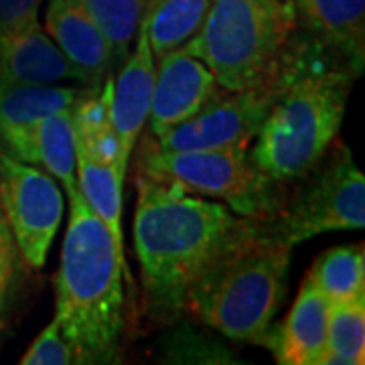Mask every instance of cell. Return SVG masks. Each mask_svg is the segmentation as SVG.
<instances>
[{
	"label": "cell",
	"mask_w": 365,
	"mask_h": 365,
	"mask_svg": "<svg viewBox=\"0 0 365 365\" xmlns=\"http://www.w3.org/2000/svg\"><path fill=\"white\" fill-rule=\"evenodd\" d=\"M23 365H71L76 364L73 349L69 347L66 337L61 335L55 321L45 327L39 337L21 357Z\"/></svg>",
	"instance_id": "23"
},
{
	"label": "cell",
	"mask_w": 365,
	"mask_h": 365,
	"mask_svg": "<svg viewBox=\"0 0 365 365\" xmlns=\"http://www.w3.org/2000/svg\"><path fill=\"white\" fill-rule=\"evenodd\" d=\"M282 67V66H280ZM280 90V71L248 90H220L197 114L157 138L163 150L248 148Z\"/></svg>",
	"instance_id": "10"
},
{
	"label": "cell",
	"mask_w": 365,
	"mask_h": 365,
	"mask_svg": "<svg viewBox=\"0 0 365 365\" xmlns=\"http://www.w3.org/2000/svg\"><path fill=\"white\" fill-rule=\"evenodd\" d=\"M43 0H0V41L37 21Z\"/></svg>",
	"instance_id": "25"
},
{
	"label": "cell",
	"mask_w": 365,
	"mask_h": 365,
	"mask_svg": "<svg viewBox=\"0 0 365 365\" xmlns=\"http://www.w3.org/2000/svg\"><path fill=\"white\" fill-rule=\"evenodd\" d=\"M297 31L292 0H211L201 29L182 51L209 67L223 90L272 79Z\"/></svg>",
	"instance_id": "5"
},
{
	"label": "cell",
	"mask_w": 365,
	"mask_h": 365,
	"mask_svg": "<svg viewBox=\"0 0 365 365\" xmlns=\"http://www.w3.org/2000/svg\"><path fill=\"white\" fill-rule=\"evenodd\" d=\"M45 29L67 59L88 76L93 88H100L116 71L112 45L76 0H49Z\"/></svg>",
	"instance_id": "17"
},
{
	"label": "cell",
	"mask_w": 365,
	"mask_h": 365,
	"mask_svg": "<svg viewBox=\"0 0 365 365\" xmlns=\"http://www.w3.org/2000/svg\"><path fill=\"white\" fill-rule=\"evenodd\" d=\"M100 26L114 51L116 69L130 53V43L136 37L138 23L146 0H76Z\"/></svg>",
	"instance_id": "22"
},
{
	"label": "cell",
	"mask_w": 365,
	"mask_h": 365,
	"mask_svg": "<svg viewBox=\"0 0 365 365\" xmlns=\"http://www.w3.org/2000/svg\"><path fill=\"white\" fill-rule=\"evenodd\" d=\"M138 175L191 195L222 199L250 220H270L282 203L278 185L254 167L248 148L163 150L146 143L138 157Z\"/></svg>",
	"instance_id": "6"
},
{
	"label": "cell",
	"mask_w": 365,
	"mask_h": 365,
	"mask_svg": "<svg viewBox=\"0 0 365 365\" xmlns=\"http://www.w3.org/2000/svg\"><path fill=\"white\" fill-rule=\"evenodd\" d=\"M134 49L116 69V79L110 81L108 112L116 134L120 155L128 163L132 150L143 134L150 112L153 86H155V57L143 23H138Z\"/></svg>",
	"instance_id": "12"
},
{
	"label": "cell",
	"mask_w": 365,
	"mask_h": 365,
	"mask_svg": "<svg viewBox=\"0 0 365 365\" xmlns=\"http://www.w3.org/2000/svg\"><path fill=\"white\" fill-rule=\"evenodd\" d=\"M297 31L359 78L365 67V0H292Z\"/></svg>",
	"instance_id": "13"
},
{
	"label": "cell",
	"mask_w": 365,
	"mask_h": 365,
	"mask_svg": "<svg viewBox=\"0 0 365 365\" xmlns=\"http://www.w3.org/2000/svg\"><path fill=\"white\" fill-rule=\"evenodd\" d=\"M307 276L331 302L361 299L365 297L364 244L325 250Z\"/></svg>",
	"instance_id": "20"
},
{
	"label": "cell",
	"mask_w": 365,
	"mask_h": 365,
	"mask_svg": "<svg viewBox=\"0 0 365 365\" xmlns=\"http://www.w3.org/2000/svg\"><path fill=\"white\" fill-rule=\"evenodd\" d=\"M21 268V252L16 248L13 232L0 211V314L11 304Z\"/></svg>",
	"instance_id": "24"
},
{
	"label": "cell",
	"mask_w": 365,
	"mask_h": 365,
	"mask_svg": "<svg viewBox=\"0 0 365 365\" xmlns=\"http://www.w3.org/2000/svg\"><path fill=\"white\" fill-rule=\"evenodd\" d=\"M66 195L69 220L53 278V321L73 349L76 364H116L126 327L124 278L130 280V270L79 187Z\"/></svg>",
	"instance_id": "3"
},
{
	"label": "cell",
	"mask_w": 365,
	"mask_h": 365,
	"mask_svg": "<svg viewBox=\"0 0 365 365\" xmlns=\"http://www.w3.org/2000/svg\"><path fill=\"white\" fill-rule=\"evenodd\" d=\"M63 193L47 173L0 150V211L21 258L43 268L63 220Z\"/></svg>",
	"instance_id": "9"
},
{
	"label": "cell",
	"mask_w": 365,
	"mask_h": 365,
	"mask_svg": "<svg viewBox=\"0 0 365 365\" xmlns=\"http://www.w3.org/2000/svg\"><path fill=\"white\" fill-rule=\"evenodd\" d=\"M333 146V144H331ZM268 223L288 246L319 234L365 227V179L345 144L329 148Z\"/></svg>",
	"instance_id": "7"
},
{
	"label": "cell",
	"mask_w": 365,
	"mask_h": 365,
	"mask_svg": "<svg viewBox=\"0 0 365 365\" xmlns=\"http://www.w3.org/2000/svg\"><path fill=\"white\" fill-rule=\"evenodd\" d=\"M357 76L294 31L280 67V90L250 153L276 185L299 181L325 157L343 124Z\"/></svg>",
	"instance_id": "2"
},
{
	"label": "cell",
	"mask_w": 365,
	"mask_h": 365,
	"mask_svg": "<svg viewBox=\"0 0 365 365\" xmlns=\"http://www.w3.org/2000/svg\"><path fill=\"white\" fill-rule=\"evenodd\" d=\"M222 90L209 67L182 49L167 53L158 59L153 100L148 112V128L155 138L173 130L197 114Z\"/></svg>",
	"instance_id": "11"
},
{
	"label": "cell",
	"mask_w": 365,
	"mask_h": 365,
	"mask_svg": "<svg viewBox=\"0 0 365 365\" xmlns=\"http://www.w3.org/2000/svg\"><path fill=\"white\" fill-rule=\"evenodd\" d=\"M211 0H146L140 23L146 29L153 57L182 47L201 29Z\"/></svg>",
	"instance_id": "19"
},
{
	"label": "cell",
	"mask_w": 365,
	"mask_h": 365,
	"mask_svg": "<svg viewBox=\"0 0 365 365\" xmlns=\"http://www.w3.org/2000/svg\"><path fill=\"white\" fill-rule=\"evenodd\" d=\"M365 349V297L331 302L327 353L321 365H361Z\"/></svg>",
	"instance_id": "21"
},
{
	"label": "cell",
	"mask_w": 365,
	"mask_h": 365,
	"mask_svg": "<svg viewBox=\"0 0 365 365\" xmlns=\"http://www.w3.org/2000/svg\"><path fill=\"white\" fill-rule=\"evenodd\" d=\"M254 222L225 203L138 175L132 235L146 311L167 323L182 317L193 282Z\"/></svg>",
	"instance_id": "1"
},
{
	"label": "cell",
	"mask_w": 365,
	"mask_h": 365,
	"mask_svg": "<svg viewBox=\"0 0 365 365\" xmlns=\"http://www.w3.org/2000/svg\"><path fill=\"white\" fill-rule=\"evenodd\" d=\"M331 300L307 276L284 323L262 341L282 365H321L327 353Z\"/></svg>",
	"instance_id": "15"
},
{
	"label": "cell",
	"mask_w": 365,
	"mask_h": 365,
	"mask_svg": "<svg viewBox=\"0 0 365 365\" xmlns=\"http://www.w3.org/2000/svg\"><path fill=\"white\" fill-rule=\"evenodd\" d=\"M112 76L104 86L88 88L73 104V132H76V175L79 193L90 209L104 222L112 234L122 258V187L128 163L120 155L116 134L110 122L108 96Z\"/></svg>",
	"instance_id": "8"
},
{
	"label": "cell",
	"mask_w": 365,
	"mask_h": 365,
	"mask_svg": "<svg viewBox=\"0 0 365 365\" xmlns=\"http://www.w3.org/2000/svg\"><path fill=\"white\" fill-rule=\"evenodd\" d=\"M88 88L0 86V150L31 165V136L41 118L73 106Z\"/></svg>",
	"instance_id": "16"
},
{
	"label": "cell",
	"mask_w": 365,
	"mask_h": 365,
	"mask_svg": "<svg viewBox=\"0 0 365 365\" xmlns=\"http://www.w3.org/2000/svg\"><path fill=\"white\" fill-rule=\"evenodd\" d=\"M0 329H2V321H0Z\"/></svg>",
	"instance_id": "26"
},
{
	"label": "cell",
	"mask_w": 365,
	"mask_h": 365,
	"mask_svg": "<svg viewBox=\"0 0 365 365\" xmlns=\"http://www.w3.org/2000/svg\"><path fill=\"white\" fill-rule=\"evenodd\" d=\"M31 165H41L66 187V193L78 189L73 106L59 108L35 124L31 136Z\"/></svg>",
	"instance_id": "18"
},
{
	"label": "cell",
	"mask_w": 365,
	"mask_h": 365,
	"mask_svg": "<svg viewBox=\"0 0 365 365\" xmlns=\"http://www.w3.org/2000/svg\"><path fill=\"white\" fill-rule=\"evenodd\" d=\"M61 81L93 88L39 23L0 41V86H57Z\"/></svg>",
	"instance_id": "14"
},
{
	"label": "cell",
	"mask_w": 365,
	"mask_h": 365,
	"mask_svg": "<svg viewBox=\"0 0 365 365\" xmlns=\"http://www.w3.org/2000/svg\"><path fill=\"white\" fill-rule=\"evenodd\" d=\"M292 246L256 220L189 288L185 313L237 343L262 345L288 287Z\"/></svg>",
	"instance_id": "4"
}]
</instances>
